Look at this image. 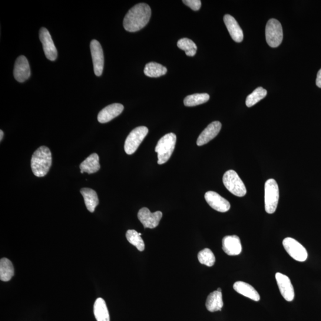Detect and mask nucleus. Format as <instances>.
I'll list each match as a JSON object with an SVG mask.
<instances>
[{
	"label": "nucleus",
	"mask_w": 321,
	"mask_h": 321,
	"mask_svg": "<svg viewBox=\"0 0 321 321\" xmlns=\"http://www.w3.org/2000/svg\"><path fill=\"white\" fill-rule=\"evenodd\" d=\"M52 164V155L49 149L41 147L32 155L31 168L33 173L36 177L45 176L48 173Z\"/></svg>",
	"instance_id": "2"
},
{
	"label": "nucleus",
	"mask_w": 321,
	"mask_h": 321,
	"mask_svg": "<svg viewBox=\"0 0 321 321\" xmlns=\"http://www.w3.org/2000/svg\"><path fill=\"white\" fill-rule=\"evenodd\" d=\"M148 134V129L140 126L134 129L128 135L124 144V151L128 155L135 153Z\"/></svg>",
	"instance_id": "7"
},
{
	"label": "nucleus",
	"mask_w": 321,
	"mask_h": 321,
	"mask_svg": "<svg viewBox=\"0 0 321 321\" xmlns=\"http://www.w3.org/2000/svg\"><path fill=\"white\" fill-rule=\"evenodd\" d=\"M39 39L46 56L49 60L55 61L57 58V50L47 29L42 28L39 31Z\"/></svg>",
	"instance_id": "10"
},
{
	"label": "nucleus",
	"mask_w": 321,
	"mask_h": 321,
	"mask_svg": "<svg viewBox=\"0 0 321 321\" xmlns=\"http://www.w3.org/2000/svg\"><path fill=\"white\" fill-rule=\"evenodd\" d=\"M176 140V135L173 133L165 135L159 140L155 150L158 154V164H163L169 160L173 153Z\"/></svg>",
	"instance_id": "3"
},
{
	"label": "nucleus",
	"mask_w": 321,
	"mask_h": 321,
	"mask_svg": "<svg viewBox=\"0 0 321 321\" xmlns=\"http://www.w3.org/2000/svg\"><path fill=\"white\" fill-rule=\"evenodd\" d=\"M81 173L83 174V173H84V171H82V170H81Z\"/></svg>",
	"instance_id": "35"
},
{
	"label": "nucleus",
	"mask_w": 321,
	"mask_h": 321,
	"mask_svg": "<svg viewBox=\"0 0 321 321\" xmlns=\"http://www.w3.org/2000/svg\"><path fill=\"white\" fill-rule=\"evenodd\" d=\"M224 305L222 293L214 291L208 296L206 301V307L210 312H214L220 311Z\"/></svg>",
	"instance_id": "20"
},
{
	"label": "nucleus",
	"mask_w": 321,
	"mask_h": 321,
	"mask_svg": "<svg viewBox=\"0 0 321 321\" xmlns=\"http://www.w3.org/2000/svg\"><path fill=\"white\" fill-rule=\"evenodd\" d=\"M167 72L166 68L155 62H149L144 69L145 75L150 78H159L166 74Z\"/></svg>",
	"instance_id": "24"
},
{
	"label": "nucleus",
	"mask_w": 321,
	"mask_h": 321,
	"mask_svg": "<svg viewBox=\"0 0 321 321\" xmlns=\"http://www.w3.org/2000/svg\"><path fill=\"white\" fill-rule=\"evenodd\" d=\"M223 181L227 189L235 196H245L247 193L245 185L236 171L230 170L226 172L223 175Z\"/></svg>",
	"instance_id": "5"
},
{
	"label": "nucleus",
	"mask_w": 321,
	"mask_h": 321,
	"mask_svg": "<svg viewBox=\"0 0 321 321\" xmlns=\"http://www.w3.org/2000/svg\"><path fill=\"white\" fill-rule=\"evenodd\" d=\"M163 217L161 211L152 213L147 208H142L138 214V219L145 228H154L158 226Z\"/></svg>",
	"instance_id": "11"
},
{
	"label": "nucleus",
	"mask_w": 321,
	"mask_h": 321,
	"mask_svg": "<svg viewBox=\"0 0 321 321\" xmlns=\"http://www.w3.org/2000/svg\"><path fill=\"white\" fill-rule=\"evenodd\" d=\"M14 276V268L11 261L8 258H2L0 261V279L3 281H9Z\"/></svg>",
	"instance_id": "25"
},
{
	"label": "nucleus",
	"mask_w": 321,
	"mask_h": 321,
	"mask_svg": "<svg viewBox=\"0 0 321 321\" xmlns=\"http://www.w3.org/2000/svg\"><path fill=\"white\" fill-rule=\"evenodd\" d=\"M151 9L145 3L135 5L125 16L123 26L125 31L135 32L146 26L151 19Z\"/></svg>",
	"instance_id": "1"
},
{
	"label": "nucleus",
	"mask_w": 321,
	"mask_h": 321,
	"mask_svg": "<svg viewBox=\"0 0 321 321\" xmlns=\"http://www.w3.org/2000/svg\"><path fill=\"white\" fill-rule=\"evenodd\" d=\"M126 238L129 242L141 251L145 249V243L139 233L134 230H129L126 233Z\"/></svg>",
	"instance_id": "29"
},
{
	"label": "nucleus",
	"mask_w": 321,
	"mask_h": 321,
	"mask_svg": "<svg viewBox=\"0 0 321 321\" xmlns=\"http://www.w3.org/2000/svg\"><path fill=\"white\" fill-rule=\"evenodd\" d=\"M90 48L95 74L97 76H100L102 75L104 69L103 50H102L100 43L95 39L91 42Z\"/></svg>",
	"instance_id": "9"
},
{
	"label": "nucleus",
	"mask_w": 321,
	"mask_h": 321,
	"mask_svg": "<svg viewBox=\"0 0 321 321\" xmlns=\"http://www.w3.org/2000/svg\"><path fill=\"white\" fill-rule=\"evenodd\" d=\"M199 261L201 264L208 267H213L216 262V257L211 249L208 248L202 250L198 254Z\"/></svg>",
	"instance_id": "30"
},
{
	"label": "nucleus",
	"mask_w": 321,
	"mask_h": 321,
	"mask_svg": "<svg viewBox=\"0 0 321 321\" xmlns=\"http://www.w3.org/2000/svg\"><path fill=\"white\" fill-rule=\"evenodd\" d=\"M0 134H1V137H0V141H2V139L3 138V135H4V134H3V132L1 130L0 131Z\"/></svg>",
	"instance_id": "33"
},
{
	"label": "nucleus",
	"mask_w": 321,
	"mask_h": 321,
	"mask_svg": "<svg viewBox=\"0 0 321 321\" xmlns=\"http://www.w3.org/2000/svg\"><path fill=\"white\" fill-rule=\"evenodd\" d=\"M205 199L212 208L220 213H226L230 209L229 202L215 191H207Z\"/></svg>",
	"instance_id": "12"
},
{
	"label": "nucleus",
	"mask_w": 321,
	"mask_h": 321,
	"mask_svg": "<svg viewBox=\"0 0 321 321\" xmlns=\"http://www.w3.org/2000/svg\"><path fill=\"white\" fill-rule=\"evenodd\" d=\"M217 290L218 291V292H221V289H220V288H218V289Z\"/></svg>",
	"instance_id": "34"
},
{
	"label": "nucleus",
	"mask_w": 321,
	"mask_h": 321,
	"mask_svg": "<svg viewBox=\"0 0 321 321\" xmlns=\"http://www.w3.org/2000/svg\"><path fill=\"white\" fill-rule=\"evenodd\" d=\"M267 95V91L262 87L258 88L252 93L248 95L246 98V105L247 107H253L258 102L262 100Z\"/></svg>",
	"instance_id": "27"
},
{
	"label": "nucleus",
	"mask_w": 321,
	"mask_h": 321,
	"mask_svg": "<svg viewBox=\"0 0 321 321\" xmlns=\"http://www.w3.org/2000/svg\"><path fill=\"white\" fill-rule=\"evenodd\" d=\"M316 84L317 87L321 88V69H320V71L317 72Z\"/></svg>",
	"instance_id": "32"
},
{
	"label": "nucleus",
	"mask_w": 321,
	"mask_h": 321,
	"mask_svg": "<svg viewBox=\"0 0 321 321\" xmlns=\"http://www.w3.org/2000/svg\"><path fill=\"white\" fill-rule=\"evenodd\" d=\"M210 98V95L206 93L188 95L184 99V104L186 107H195L205 103Z\"/></svg>",
	"instance_id": "26"
},
{
	"label": "nucleus",
	"mask_w": 321,
	"mask_h": 321,
	"mask_svg": "<svg viewBox=\"0 0 321 321\" xmlns=\"http://www.w3.org/2000/svg\"><path fill=\"white\" fill-rule=\"evenodd\" d=\"M123 110L124 106L121 104L115 103L108 105L99 112L98 120L101 123H108L121 114Z\"/></svg>",
	"instance_id": "16"
},
{
	"label": "nucleus",
	"mask_w": 321,
	"mask_h": 321,
	"mask_svg": "<svg viewBox=\"0 0 321 321\" xmlns=\"http://www.w3.org/2000/svg\"><path fill=\"white\" fill-rule=\"evenodd\" d=\"M221 127L222 124L218 121L208 125L198 138L197 144L198 146H203L213 140L220 133Z\"/></svg>",
	"instance_id": "15"
},
{
	"label": "nucleus",
	"mask_w": 321,
	"mask_h": 321,
	"mask_svg": "<svg viewBox=\"0 0 321 321\" xmlns=\"http://www.w3.org/2000/svg\"><path fill=\"white\" fill-rule=\"evenodd\" d=\"M279 201V186L276 180L270 178L265 184V208L268 214L276 212Z\"/></svg>",
	"instance_id": "4"
},
{
	"label": "nucleus",
	"mask_w": 321,
	"mask_h": 321,
	"mask_svg": "<svg viewBox=\"0 0 321 321\" xmlns=\"http://www.w3.org/2000/svg\"><path fill=\"white\" fill-rule=\"evenodd\" d=\"M13 74L16 80L21 83L27 81L31 76V68L28 59L25 56H20L16 59Z\"/></svg>",
	"instance_id": "13"
},
{
	"label": "nucleus",
	"mask_w": 321,
	"mask_h": 321,
	"mask_svg": "<svg viewBox=\"0 0 321 321\" xmlns=\"http://www.w3.org/2000/svg\"><path fill=\"white\" fill-rule=\"evenodd\" d=\"M284 249L288 254L294 260L304 262L307 260L308 254L303 246L299 242L291 237H287L283 241Z\"/></svg>",
	"instance_id": "8"
},
{
	"label": "nucleus",
	"mask_w": 321,
	"mask_h": 321,
	"mask_svg": "<svg viewBox=\"0 0 321 321\" xmlns=\"http://www.w3.org/2000/svg\"><path fill=\"white\" fill-rule=\"evenodd\" d=\"M99 158L97 154H92L80 165L81 170L88 174H93L100 169Z\"/></svg>",
	"instance_id": "21"
},
{
	"label": "nucleus",
	"mask_w": 321,
	"mask_h": 321,
	"mask_svg": "<svg viewBox=\"0 0 321 321\" xmlns=\"http://www.w3.org/2000/svg\"><path fill=\"white\" fill-rule=\"evenodd\" d=\"M224 22L231 38L236 42H242L243 32L236 20L230 15H226L224 17Z\"/></svg>",
	"instance_id": "18"
},
{
	"label": "nucleus",
	"mask_w": 321,
	"mask_h": 321,
	"mask_svg": "<svg viewBox=\"0 0 321 321\" xmlns=\"http://www.w3.org/2000/svg\"><path fill=\"white\" fill-rule=\"evenodd\" d=\"M81 193L84 198L85 203L87 209L91 213H94L96 207L99 204V200L97 193L89 188H83Z\"/></svg>",
	"instance_id": "22"
},
{
	"label": "nucleus",
	"mask_w": 321,
	"mask_h": 321,
	"mask_svg": "<svg viewBox=\"0 0 321 321\" xmlns=\"http://www.w3.org/2000/svg\"><path fill=\"white\" fill-rule=\"evenodd\" d=\"M266 41L270 47H279L283 41V32L282 26L277 19L269 20L266 28Z\"/></svg>",
	"instance_id": "6"
},
{
	"label": "nucleus",
	"mask_w": 321,
	"mask_h": 321,
	"mask_svg": "<svg viewBox=\"0 0 321 321\" xmlns=\"http://www.w3.org/2000/svg\"><path fill=\"white\" fill-rule=\"evenodd\" d=\"M94 315L97 321H110L107 304L102 298L96 300L94 306Z\"/></svg>",
	"instance_id": "23"
},
{
	"label": "nucleus",
	"mask_w": 321,
	"mask_h": 321,
	"mask_svg": "<svg viewBox=\"0 0 321 321\" xmlns=\"http://www.w3.org/2000/svg\"><path fill=\"white\" fill-rule=\"evenodd\" d=\"M177 47L186 52L189 57H194L197 52V46L195 43L188 38H182L177 42Z\"/></svg>",
	"instance_id": "28"
},
{
	"label": "nucleus",
	"mask_w": 321,
	"mask_h": 321,
	"mask_svg": "<svg viewBox=\"0 0 321 321\" xmlns=\"http://www.w3.org/2000/svg\"><path fill=\"white\" fill-rule=\"evenodd\" d=\"M183 3L194 11H198L201 9L200 0H183Z\"/></svg>",
	"instance_id": "31"
},
{
	"label": "nucleus",
	"mask_w": 321,
	"mask_h": 321,
	"mask_svg": "<svg viewBox=\"0 0 321 321\" xmlns=\"http://www.w3.org/2000/svg\"><path fill=\"white\" fill-rule=\"evenodd\" d=\"M235 291L238 293L244 296L249 298L250 299L258 302L260 300V296L256 290L250 284L243 282V281H237L233 285Z\"/></svg>",
	"instance_id": "19"
},
{
	"label": "nucleus",
	"mask_w": 321,
	"mask_h": 321,
	"mask_svg": "<svg viewBox=\"0 0 321 321\" xmlns=\"http://www.w3.org/2000/svg\"><path fill=\"white\" fill-rule=\"evenodd\" d=\"M276 279L281 295L288 302H292L294 298V290L289 278L286 275L277 273Z\"/></svg>",
	"instance_id": "14"
},
{
	"label": "nucleus",
	"mask_w": 321,
	"mask_h": 321,
	"mask_svg": "<svg viewBox=\"0 0 321 321\" xmlns=\"http://www.w3.org/2000/svg\"><path fill=\"white\" fill-rule=\"evenodd\" d=\"M223 249L228 255H239L242 250L240 238L236 235L224 237L223 239Z\"/></svg>",
	"instance_id": "17"
}]
</instances>
